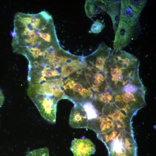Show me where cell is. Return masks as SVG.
I'll return each mask as SVG.
<instances>
[{
	"instance_id": "7a4b0ae2",
	"label": "cell",
	"mask_w": 156,
	"mask_h": 156,
	"mask_svg": "<svg viewBox=\"0 0 156 156\" xmlns=\"http://www.w3.org/2000/svg\"><path fill=\"white\" fill-rule=\"evenodd\" d=\"M41 115L49 122H56L57 106L59 100L56 97L46 95H36L29 97Z\"/></svg>"
},
{
	"instance_id": "6da1fadb",
	"label": "cell",
	"mask_w": 156,
	"mask_h": 156,
	"mask_svg": "<svg viewBox=\"0 0 156 156\" xmlns=\"http://www.w3.org/2000/svg\"><path fill=\"white\" fill-rule=\"evenodd\" d=\"M63 83L65 96L74 104L82 105L85 103L92 102L93 94L81 68L72 74Z\"/></svg>"
},
{
	"instance_id": "9c48e42d",
	"label": "cell",
	"mask_w": 156,
	"mask_h": 156,
	"mask_svg": "<svg viewBox=\"0 0 156 156\" xmlns=\"http://www.w3.org/2000/svg\"><path fill=\"white\" fill-rule=\"evenodd\" d=\"M81 106L86 113L88 120L96 118L98 116L97 111L91 102H86Z\"/></svg>"
},
{
	"instance_id": "4fadbf2b",
	"label": "cell",
	"mask_w": 156,
	"mask_h": 156,
	"mask_svg": "<svg viewBox=\"0 0 156 156\" xmlns=\"http://www.w3.org/2000/svg\"><path fill=\"white\" fill-rule=\"evenodd\" d=\"M4 100V97L3 94L0 89V107H1L3 105Z\"/></svg>"
},
{
	"instance_id": "8992f818",
	"label": "cell",
	"mask_w": 156,
	"mask_h": 156,
	"mask_svg": "<svg viewBox=\"0 0 156 156\" xmlns=\"http://www.w3.org/2000/svg\"><path fill=\"white\" fill-rule=\"evenodd\" d=\"M140 15L129 6L127 0H121L120 20L124 21L130 26H134L139 23Z\"/></svg>"
},
{
	"instance_id": "277c9868",
	"label": "cell",
	"mask_w": 156,
	"mask_h": 156,
	"mask_svg": "<svg viewBox=\"0 0 156 156\" xmlns=\"http://www.w3.org/2000/svg\"><path fill=\"white\" fill-rule=\"evenodd\" d=\"M70 150L74 156H90L94 153L95 148L88 139H75L72 141Z\"/></svg>"
},
{
	"instance_id": "52a82bcc",
	"label": "cell",
	"mask_w": 156,
	"mask_h": 156,
	"mask_svg": "<svg viewBox=\"0 0 156 156\" xmlns=\"http://www.w3.org/2000/svg\"><path fill=\"white\" fill-rule=\"evenodd\" d=\"M106 12L112 21L113 28L115 33L120 21L121 0H104Z\"/></svg>"
},
{
	"instance_id": "30bf717a",
	"label": "cell",
	"mask_w": 156,
	"mask_h": 156,
	"mask_svg": "<svg viewBox=\"0 0 156 156\" xmlns=\"http://www.w3.org/2000/svg\"><path fill=\"white\" fill-rule=\"evenodd\" d=\"M147 0H127L128 5L136 13L140 15L146 5Z\"/></svg>"
},
{
	"instance_id": "3957f363",
	"label": "cell",
	"mask_w": 156,
	"mask_h": 156,
	"mask_svg": "<svg viewBox=\"0 0 156 156\" xmlns=\"http://www.w3.org/2000/svg\"><path fill=\"white\" fill-rule=\"evenodd\" d=\"M139 23L131 26L123 21H119L115 33L113 43L114 49L122 50L132 40L135 38L140 32Z\"/></svg>"
},
{
	"instance_id": "8fae6325",
	"label": "cell",
	"mask_w": 156,
	"mask_h": 156,
	"mask_svg": "<svg viewBox=\"0 0 156 156\" xmlns=\"http://www.w3.org/2000/svg\"><path fill=\"white\" fill-rule=\"evenodd\" d=\"M25 156H49V150L47 147L41 148L29 152Z\"/></svg>"
},
{
	"instance_id": "5b68a950",
	"label": "cell",
	"mask_w": 156,
	"mask_h": 156,
	"mask_svg": "<svg viewBox=\"0 0 156 156\" xmlns=\"http://www.w3.org/2000/svg\"><path fill=\"white\" fill-rule=\"evenodd\" d=\"M88 120L86 113L81 105L74 104L72 108L69 118V124L75 128H87Z\"/></svg>"
},
{
	"instance_id": "7c38bea8",
	"label": "cell",
	"mask_w": 156,
	"mask_h": 156,
	"mask_svg": "<svg viewBox=\"0 0 156 156\" xmlns=\"http://www.w3.org/2000/svg\"><path fill=\"white\" fill-rule=\"evenodd\" d=\"M105 25L101 21L96 20L92 25L90 33L99 34L105 27Z\"/></svg>"
},
{
	"instance_id": "ba28073f",
	"label": "cell",
	"mask_w": 156,
	"mask_h": 156,
	"mask_svg": "<svg viewBox=\"0 0 156 156\" xmlns=\"http://www.w3.org/2000/svg\"><path fill=\"white\" fill-rule=\"evenodd\" d=\"M86 5V12L90 18L95 17L98 14L106 11V7L104 1H88Z\"/></svg>"
}]
</instances>
